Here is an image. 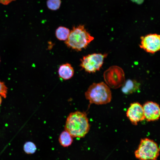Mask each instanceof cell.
Here are the masks:
<instances>
[{
	"mask_svg": "<svg viewBox=\"0 0 160 160\" xmlns=\"http://www.w3.org/2000/svg\"><path fill=\"white\" fill-rule=\"evenodd\" d=\"M107 56V54L95 53L84 56L81 60L80 66L88 73L95 72L100 70Z\"/></svg>",
	"mask_w": 160,
	"mask_h": 160,
	"instance_id": "obj_6",
	"label": "cell"
},
{
	"mask_svg": "<svg viewBox=\"0 0 160 160\" xmlns=\"http://www.w3.org/2000/svg\"><path fill=\"white\" fill-rule=\"evenodd\" d=\"M145 119L148 121H154L159 119L160 108L157 103L147 101L143 106Z\"/></svg>",
	"mask_w": 160,
	"mask_h": 160,
	"instance_id": "obj_9",
	"label": "cell"
},
{
	"mask_svg": "<svg viewBox=\"0 0 160 160\" xmlns=\"http://www.w3.org/2000/svg\"><path fill=\"white\" fill-rule=\"evenodd\" d=\"M60 77L64 80L71 78L74 73L73 68L70 63H67L61 65L58 69Z\"/></svg>",
	"mask_w": 160,
	"mask_h": 160,
	"instance_id": "obj_10",
	"label": "cell"
},
{
	"mask_svg": "<svg viewBox=\"0 0 160 160\" xmlns=\"http://www.w3.org/2000/svg\"><path fill=\"white\" fill-rule=\"evenodd\" d=\"M94 39L84 25H80L73 27L65 44L68 47L79 51L86 48Z\"/></svg>",
	"mask_w": 160,
	"mask_h": 160,
	"instance_id": "obj_2",
	"label": "cell"
},
{
	"mask_svg": "<svg viewBox=\"0 0 160 160\" xmlns=\"http://www.w3.org/2000/svg\"><path fill=\"white\" fill-rule=\"evenodd\" d=\"M103 78L106 84L114 89L122 86L125 81L123 70L117 65L112 66L105 71Z\"/></svg>",
	"mask_w": 160,
	"mask_h": 160,
	"instance_id": "obj_5",
	"label": "cell"
},
{
	"mask_svg": "<svg viewBox=\"0 0 160 160\" xmlns=\"http://www.w3.org/2000/svg\"><path fill=\"white\" fill-rule=\"evenodd\" d=\"M85 96L90 104L97 105L106 104L112 99L110 88L103 82L93 83L85 92Z\"/></svg>",
	"mask_w": 160,
	"mask_h": 160,
	"instance_id": "obj_3",
	"label": "cell"
},
{
	"mask_svg": "<svg viewBox=\"0 0 160 160\" xmlns=\"http://www.w3.org/2000/svg\"><path fill=\"white\" fill-rule=\"evenodd\" d=\"M61 3L60 0H47V4L48 8L52 10L59 9Z\"/></svg>",
	"mask_w": 160,
	"mask_h": 160,
	"instance_id": "obj_15",
	"label": "cell"
},
{
	"mask_svg": "<svg viewBox=\"0 0 160 160\" xmlns=\"http://www.w3.org/2000/svg\"><path fill=\"white\" fill-rule=\"evenodd\" d=\"M23 149L25 153L31 154L35 152L36 147V145L33 143L29 141L25 144L23 146Z\"/></svg>",
	"mask_w": 160,
	"mask_h": 160,
	"instance_id": "obj_14",
	"label": "cell"
},
{
	"mask_svg": "<svg viewBox=\"0 0 160 160\" xmlns=\"http://www.w3.org/2000/svg\"><path fill=\"white\" fill-rule=\"evenodd\" d=\"M65 130L72 137L82 138L88 132L90 125L86 113L76 111L68 116L65 126Z\"/></svg>",
	"mask_w": 160,
	"mask_h": 160,
	"instance_id": "obj_1",
	"label": "cell"
},
{
	"mask_svg": "<svg viewBox=\"0 0 160 160\" xmlns=\"http://www.w3.org/2000/svg\"><path fill=\"white\" fill-rule=\"evenodd\" d=\"M140 47L147 52L154 53L160 49V36L156 33L150 34L141 37Z\"/></svg>",
	"mask_w": 160,
	"mask_h": 160,
	"instance_id": "obj_7",
	"label": "cell"
},
{
	"mask_svg": "<svg viewBox=\"0 0 160 160\" xmlns=\"http://www.w3.org/2000/svg\"><path fill=\"white\" fill-rule=\"evenodd\" d=\"M59 141L62 146L65 147H68L73 142V139L70 134L65 130L60 134Z\"/></svg>",
	"mask_w": 160,
	"mask_h": 160,
	"instance_id": "obj_12",
	"label": "cell"
},
{
	"mask_svg": "<svg viewBox=\"0 0 160 160\" xmlns=\"http://www.w3.org/2000/svg\"><path fill=\"white\" fill-rule=\"evenodd\" d=\"M15 0H0V3L4 5H7Z\"/></svg>",
	"mask_w": 160,
	"mask_h": 160,
	"instance_id": "obj_17",
	"label": "cell"
},
{
	"mask_svg": "<svg viewBox=\"0 0 160 160\" xmlns=\"http://www.w3.org/2000/svg\"><path fill=\"white\" fill-rule=\"evenodd\" d=\"M159 152L158 144L153 140L145 138L141 139L134 154L139 160H157Z\"/></svg>",
	"mask_w": 160,
	"mask_h": 160,
	"instance_id": "obj_4",
	"label": "cell"
},
{
	"mask_svg": "<svg viewBox=\"0 0 160 160\" xmlns=\"http://www.w3.org/2000/svg\"><path fill=\"white\" fill-rule=\"evenodd\" d=\"M0 62H1V59H0Z\"/></svg>",
	"mask_w": 160,
	"mask_h": 160,
	"instance_id": "obj_19",
	"label": "cell"
},
{
	"mask_svg": "<svg viewBox=\"0 0 160 160\" xmlns=\"http://www.w3.org/2000/svg\"><path fill=\"white\" fill-rule=\"evenodd\" d=\"M70 31L69 29L64 26H59L55 31V35L57 38L61 41H65L68 39Z\"/></svg>",
	"mask_w": 160,
	"mask_h": 160,
	"instance_id": "obj_13",
	"label": "cell"
},
{
	"mask_svg": "<svg viewBox=\"0 0 160 160\" xmlns=\"http://www.w3.org/2000/svg\"><path fill=\"white\" fill-rule=\"evenodd\" d=\"M126 115L132 123L135 125L145 119L143 107L137 102L130 104L127 110Z\"/></svg>",
	"mask_w": 160,
	"mask_h": 160,
	"instance_id": "obj_8",
	"label": "cell"
},
{
	"mask_svg": "<svg viewBox=\"0 0 160 160\" xmlns=\"http://www.w3.org/2000/svg\"><path fill=\"white\" fill-rule=\"evenodd\" d=\"M122 86L121 90L122 92L128 95L136 91L139 89L140 84L135 80L128 79L125 81Z\"/></svg>",
	"mask_w": 160,
	"mask_h": 160,
	"instance_id": "obj_11",
	"label": "cell"
},
{
	"mask_svg": "<svg viewBox=\"0 0 160 160\" xmlns=\"http://www.w3.org/2000/svg\"><path fill=\"white\" fill-rule=\"evenodd\" d=\"M2 97L0 96V106L1 104L2 101Z\"/></svg>",
	"mask_w": 160,
	"mask_h": 160,
	"instance_id": "obj_18",
	"label": "cell"
},
{
	"mask_svg": "<svg viewBox=\"0 0 160 160\" xmlns=\"http://www.w3.org/2000/svg\"><path fill=\"white\" fill-rule=\"evenodd\" d=\"M7 88L4 82L0 80V96L4 98L6 97Z\"/></svg>",
	"mask_w": 160,
	"mask_h": 160,
	"instance_id": "obj_16",
	"label": "cell"
}]
</instances>
